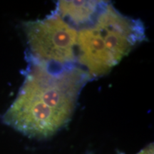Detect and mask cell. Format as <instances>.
Segmentation results:
<instances>
[{"instance_id":"obj_1","label":"cell","mask_w":154,"mask_h":154,"mask_svg":"<svg viewBox=\"0 0 154 154\" xmlns=\"http://www.w3.org/2000/svg\"><path fill=\"white\" fill-rule=\"evenodd\" d=\"M27 59L24 83L3 121L28 137L46 139L70 122L83 88L92 80L78 64Z\"/></svg>"},{"instance_id":"obj_2","label":"cell","mask_w":154,"mask_h":154,"mask_svg":"<svg viewBox=\"0 0 154 154\" xmlns=\"http://www.w3.org/2000/svg\"><path fill=\"white\" fill-rule=\"evenodd\" d=\"M146 39L140 19L123 14L106 2L95 21L78 31L76 62L93 80L111 72Z\"/></svg>"},{"instance_id":"obj_3","label":"cell","mask_w":154,"mask_h":154,"mask_svg":"<svg viewBox=\"0 0 154 154\" xmlns=\"http://www.w3.org/2000/svg\"><path fill=\"white\" fill-rule=\"evenodd\" d=\"M28 44V57L58 66L78 64V31L54 11L45 18L29 21L23 25Z\"/></svg>"},{"instance_id":"obj_4","label":"cell","mask_w":154,"mask_h":154,"mask_svg":"<svg viewBox=\"0 0 154 154\" xmlns=\"http://www.w3.org/2000/svg\"><path fill=\"white\" fill-rule=\"evenodd\" d=\"M106 2L58 1L54 11L77 31L91 25Z\"/></svg>"},{"instance_id":"obj_5","label":"cell","mask_w":154,"mask_h":154,"mask_svg":"<svg viewBox=\"0 0 154 154\" xmlns=\"http://www.w3.org/2000/svg\"><path fill=\"white\" fill-rule=\"evenodd\" d=\"M138 154H140V153H138Z\"/></svg>"}]
</instances>
